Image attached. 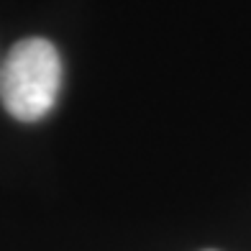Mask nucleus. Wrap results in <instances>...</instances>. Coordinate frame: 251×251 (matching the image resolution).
Returning a JSON list of instances; mask_svg holds the SVG:
<instances>
[{"instance_id": "1", "label": "nucleus", "mask_w": 251, "mask_h": 251, "mask_svg": "<svg viewBox=\"0 0 251 251\" xmlns=\"http://www.w3.org/2000/svg\"><path fill=\"white\" fill-rule=\"evenodd\" d=\"M62 82V62L54 44L31 36L18 41L0 70V100L13 118L31 123L54 108Z\"/></svg>"}]
</instances>
